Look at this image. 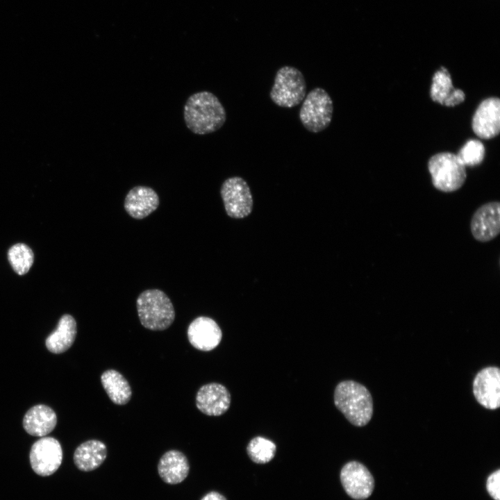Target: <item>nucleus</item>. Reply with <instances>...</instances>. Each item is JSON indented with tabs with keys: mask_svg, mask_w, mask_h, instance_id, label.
<instances>
[{
	"mask_svg": "<svg viewBox=\"0 0 500 500\" xmlns=\"http://www.w3.org/2000/svg\"><path fill=\"white\" fill-rule=\"evenodd\" d=\"M456 155L465 167H474L483 162L485 147L480 140H469Z\"/></svg>",
	"mask_w": 500,
	"mask_h": 500,
	"instance_id": "24",
	"label": "nucleus"
},
{
	"mask_svg": "<svg viewBox=\"0 0 500 500\" xmlns=\"http://www.w3.org/2000/svg\"><path fill=\"white\" fill-rule=\"evenodd\" d=\"M76 333L75 319L70 315H64L60 319L55 331L47 338L46 347L53 353H63L73 344Z\"/></svg>",
	"mask_w": 500,
	"mask_h": 500,
	"instance_id": "20",
	"label": "nucleus"
},
{
	"mask_svg": "<svg viewBox=\"0 0 500 500\" xmlns=\"http://www.w3.org/2000/svg\"><path fill=\"white\" fill-rule=\"evenodd\" d=\"M499 483L500 470L498 469L489 476L486 483L487 490L494 500H500Z\"/></svg>",
	"mask_w": 500,
	"mask_h": 500,
	"instance_id": "25",
	"label": "nucleus"
},
{
	"mask_svg": "<svg viewBox=\"0 0 500 500\" xmlns=\"http://www.w3.org/2000/svg\"><path fill=\"white\" fill-rule=\"evenodd\" d=\"M334 403L353 426L367 425L373 415V401L363 385L351 380L340 382L334 390Z\"/></svg>",
	"mask_w": 500,
	"mask_h": 500,
	"instance_id": "2",
	"label": "nucleus"
},
{
	"mask_svg": "<svg viewBox=\"0 0 500 500\" xmlns=\"http://www.w3.org/2000/svg\"><path fill=\"white\" fill-rule=\"evenodd\" d=\"M473 393L478 403L484 408H498L500 406L499 369L490 366L479 371L473 381Z\"/></svg>",
	"mask_w": 500,
	"mask_h": 500,
	"instance_id": "11",
	"label": "nucleus"
},
{
	"mask_svg": "<svg viewBox=\"0 0 500 500\" xmlns=\"http://www.w3.org/2000/svg\"><path fill=\"white\" fill-rule=\"evenodd\" d=\"M220 194L226 214L235 219L247 217L253 209V197L246 181L240 176L226 178Z\"/></svg>",
	"mask_w": 500,
	"mask_h": 500,
	"instance_id": "7",
	"label": "nucleus"
},
{
	"mask_svg": "<svg viewBox=\"0 0 500 500\" xmlns=\"http://www.w3.org/2000/svg\"><path fill=\"white\" fill-rule=\"evenodd\" d=\"M136 307L141 324L151 331H163L169 328L175 318V311L170 299L162 290H147L137 299Z\"/></svg>",
	"mask_w": 500,
	"mask_h": 500,
	"instance_id": "3",
	"label": "nucleus"
},
{
	"mask_svg": "<svg viewBox=\"0 0 500 500\" xmlns=\"http://www.w3.org/2000/svg\"><path fill=\"white\" fill-rule=\"evenodd\" d=\"M8 258L13 270L19 275H24L32 266L34 256L28 246L18 243L9 249Z\"/></svg>",
	"mask_w": 500,
	"mask_h": 500,
	"instance_id": "23",
	"label": "nucleus"
},
{
	"mask_svg": "<svg viewBox=\"0 0 500 500\" xmlns=\"http://www.w3.org/2000/svg\"><path fill=\"white\" fill-rule=\"evenodd\" d=\"M472 129L481 139H491L500 131V100L490 97L483 100L472 119Z\"/></svg>",
	"mask_w": 500,
	"mask_h": 500,
	"instance_id": "12",
	"label": "nucleus"
},
{
	"mask_svg": "<svg viewBox=\"0 0 500 500\" xmlns=\"http://www.w3.org/2000/svg\"><path fill=\"white\" fill-rule=\"evenodd\" d=\"M107 456L106 444L100 440H90L81 444L74 453L76 467L83 472H90L98 468Z\"/></svg>",
	"mask_w": 500,
	"mask_h": 500,
	"instance_id": "19",
	"label": "nucleus"
},
{
	"mask_svg": "<svg viewBox=\"0 0 500 500\" xmlns=\"http://www.w3.org/2000/svg\"><path fill=\"white\" fill-rule=\"evenodd\" d=\"M231 394L222 384L210 383L202 385L196 394L197 408L208 416H220L231 405Z\"/></svg>",
	"mask_w": 500,
	"mask_h": 500,
	"instance_id": "13",
	"label": "nucleus"
},
{
	"mask_svg": "<svg viewBox=\"0 0 500 500\" xmlns=\"http://www.w3.org/2000/svg\"><path fill=\"white\" fill-rule=\"evenodd\" d=\"M185 123L192 133L206 135L219 130L225 123L226 112L212 92L201 91L187 99L183 108Z\"/></svg>",
	"mask_w": 500,
	"mask_h": 500,
	"instance_id": "1",
	"label": "nucleus"
},
{
	"mask_svg": "<svg viewBox=\"0 0 500 500\" xmlns=\"http://www.w3.org/2000/svg\"><path fill=\"white\" fill-rule=\"evenodd\" d=\"M29 458L31 467L37 474L42 476H50L56 472L61 465V445L56 438L42 437L32 445Z\"/></svg>",
	"mask_w": 500,
	"mask_h": 500,
	"instance_id": "8",
	"label": "nucleus"
},
{
	"mask_svg": "<svg viewBox=\"0 0 500 500\" xmlns=\"http://www.w3.org/2000/svg\"><path fill=\"white\" fill-rule=\"evenodd\" d=\"M190 465L187 457L178 450H169L160 458L158 472L166 483L174 485L183 481L188 476Z\"/></svg>",
	"mask_w": 500,
	"mask_h": 500,
	"instance_id": "17",
	"label": "nucleus"
},
{
	"mask_svg": "<svg viewBox=\"0 0 500 500\" xmlns=\"http://www.w3.org/2000/svg\"><path fill=\"white\" fill-rule=\"evenodd\" d=\"M276 451L275 443L262 436L252 438L247 447V453L249 458L257 464L269 462L274 458Z\"/></svg>",
	"mask_w": 500,
	"mask_h": 500,
	"instance_id": "22",
	"label": "nucleus"
},
{
	"mask_svg": "<svg viewBox=\"0 0 500 500\" xmlns=\"http://www.w3.org/2000/svg\"><path fill=\"white\" fill-rule=\"evenodd\" d=\"M470 231L480 242L494 239L500 233V203L490 201L478 207L472 216Z\"/></svg>",
	"mask_w": 500,
	"mask_h": 500,
	"instance_id": "10",
	"label": "nucleus"
},
{
	"mask_svg": "<svg viewBox=\"0 0 500 500\" xmlns=\"http://www.w3.org/2000/svg\"><path fill=\"white\" fill-rule=\"evenodd\" d=\"M159 197L151 188L138 185L128 192L124 200V209L133 218L143 219L159 206Z\"/></svg>",
	"mask_w": 500,
	"mask_h": 500,
	"instance_id": "15",
	"label": "nucleus"
},
{
	"mask_svg": "<svg viewBox=\"0 0 500 500\" xmlns=\"http://www.w3.org/2000/svg\"><path fill=\"white\" fill-rule=\"evenodd\" d=\"M187 333L192 346L203 351L216 348L222 338V332L217 323L204 316L194 319L189 325Z\"/></svg>",
	"mask_w": 500,
	"mask_h": 500,
	"instance_id": "14",
	"label": "nucleus"
},
{
	"mask_svg": "<svg viewBox=\"0 0 500 500\" xmlns=\"http://www.w3.org/2000/svg\"><path fill=\"white\" fill-rule=\"evenodd\" d=\"M306 95V80L300 70L292 66H283L278 69L269 92L276 105L291 108L301 103Z\"/></svg>",
	"mask_w": 500,
	"mask_h": 500,
	"instance_id": "5",
	"label": "nucleus"
},
{
	"mask_svg": "<svg viewBox=\"0 0 500 500\" xmlns=\"http://www.w3.org/2000/svg\"><path fill=\"white\" fill-rule=\"evenodd\" d=\"M432 81L430 95L433 101L447 107H453L464 101V92L453 88L451 75L445 67H442L437 71Z\"/></svg>",
	"mask_w": 500,
	"mask_h": 500,
	"instance_id": "16",
	"label": "nucleus"
},
{
	"mask_svg": "<svg viewBox=\"0 0 500 500\" xmlns=\"http://www.w3.org/2000/svg\"><path fill=\"white\" fill-rule=\"evenodd\" d=\"M428 168L433 185L443 192H453L465 183L466 167L457 155L442 152L433 156L428 160Z\"/></svg>",
	"mask_w": 500,
	"mask_h": 500,
	"instance_id": "4",
	"label": "nucleus"
},
{
	"mask_svg": "<svg viewBox=\"0 0 500 500\" xmlns=\"http://www.w3.org/2000/svg\"><path fill=\"white\" fill-rule=\"evenodd\" d=\"M101 382L110 399L115 404L124 405L131 399V388L119 372L108 369L101 376Z\"/></svg>",
	"mask_w": 500,
	"mask_h": 500,
	"instance_id": "21",
	"label": "nucleus"
},
{
	"mask_svg": "<svg viewBox=\"0 0 500 500\" xmlns=\"http://www.w3.org/2000/svg\"><path fill=\"white\" fill-rule=\"evenodd\" d=\"M57 417L50 407L39 404L31 408L23 419V426L30 435L44 437L56 427Z\"/></svg>",
	"mask_w": 500,
	"mask_h": 500,
	"instance_id": "18",
	"label": "nucleus"
},
{
	"mask_svg": "<svg viewBox=\"0 0 500 500\" xmlns=\"http://www.w3.org/2000/svg\"><path fill=\"white\" fill-rule=\"evenodd\" d=\"M201 500H226V499L222 494L215 491H211L206 494Z\"/></svg>",
	"mask_w": 500,
	"mask_h": 500,
	"instance_id": "26",
	"label": "nucleus"
},
{
	"mask_svg": "<svg viewBox=\"0 0 500 500\" xmlns=\"http://www.w3.org/2000/svg\"><path fill=\"white\" fill-rule=\"evenodd\" d=\"M333 114L331 96L322 88H315L306 95L299 110V119L304 128L319 133L330 125Z\"/></svg>",
	"mask_w": 500,
	"mask_h": 500,
	"instance_id": "6",
	"label": "nucleus"
},
{
	"mask_svg": "<svg viewBox=\"0 0 500 500\" xmlns=\"http://www.w3.org/2000/svg\"><path fill=\"white\" fill-rule=\"evenodd\" d=\"M340 481L347 494L357 500L368 498L374 488L372 474L364 465L358 461H350L342 467Z\"/></svg>",
	"mask_w": 500,
	"mask_h": 500,
	"instance_id": "9",
	"label": "nucleus"
}]
</instances>
